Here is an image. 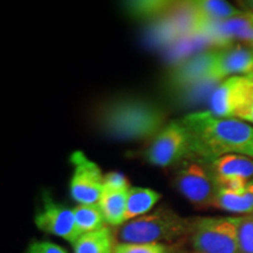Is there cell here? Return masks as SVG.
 Instances as JSON below:
<instances>
[{"instance_id":"6","label":"cell","mask_w":253,"mask_h":253,"mask_svg":"<svg viewBox=\"0 0 253 253\" xmlns=\"http://www.w3.org/2000/svg\"><path fill=\"white\" fill-rule=\"evenodd\" d=\"M145 158L156 167H171L190 158L189 136L181 121H171L155 136Z\"/></svg>"},{"instance_id":"15","label":"cell","mask_w":253,"mask_h":253,"mask_svg":"<svg viewBox=\"0 0 253 253\" xmlns=\"http://www.w3.org/2000/svg\"><path fill=\"white\" fill-rule=\"evenodd\" d=\"M161 197H162L161 194H158L155 190L131 186L126 196V223L147 214L157 204Z\"/></svg>"},{"instance_id":"12","label":"cell","mask_w":253,"mask_h":253,"mask_svg":"<svg viewBox=\"0 0 253 253\" xmlns=\"http://www.w3.org/2000/svg\"><path fill=\"white\" fill-rule=\"evenodd\" d=\"M204 36L221 47L230 46L233 40L253 42V15L244 12L238 17L209 25Z\"/></svg>"},{"instance_id":"26","label":"cell","mask_w":253,"mask_h":253,"mask_svg":"<svg viewBox=\"0 0 253 253\" xmlns=\"http://www.w3.org/2000/svg\"><path fill=\"white\" fill-rule=\"evenodd\" d=\"M237 4L239 5L240 8L244 9V12L253 14V0H245V1H238Z\"/></svg>"},{"instance_id":"20","label":"cell","mask_w":253,"mask_h":253,"mask_svg":"<svg viewBox=\"0 0 253 253\" xmlns=\"http://www.w3.org/2000/svg\"><path fill=\"white\" fill-rule=\"evenodd\" d=\"M175 2L169 1H134L128 2V8L135 15L155 17L158 14H168Z\"/></svg>"},{"instance_id":"2","label":"cell","mask_w":253,"mask_h":253,"mask_svg":"<svg viewBox=\"0 0 253 253\" xmlns=\"http://www.w3.org/2000/svg\"><path fill=\"white\" fill-rule=\"evenodd\" d=\"M104 134L118 141H141L155 137L166 126L167 113L153 101L118 97L104 103L97 115Z\"/></svg>"},{"instance_id":"1","label":"cell","mask_w":253,"mask_h":253,"mask_svg":"<svg viewBox=\"0 0 253 253\" xmlns=\"http://www.w3.org/2000/svg\"><path fill=\"white\" fill-rule=\"evenodd\" d=\"M189 136L190 158L212 163L226 155L253 158V126L233 118H219L210 110L189 114L179 120Z\"/></svg>"},{"instance_id":"21","label":"cell","mask_w":253,"mask_h":253,"mask_svg":"<svg viewBox=\"0 0 253 253\" xmlns=\"http://www.w3.org/2000/svg\"><path fill=\"white\" fill-rule=\"evenodd\" d=\"M238 243L242 253H253V214L238 217Z\"/></svg>"},{"instance_id":"14","label":"cell","mask_w":253,"mask_h":253,"mask_svg":"<svg viewBox=\"0 0 253 253\" xmlns=\"http://www.w3.org/2000/svg\"><path fill=\"white\" fill-rule=\"evenodd\" d=\"M213 208L244 216L253 214V179L242 189H218Z\"/></svg>"},{"instance_id":"24","label":"cell","mask_w":253,"mask_h":253,"mask_svg":"<svg viewBox=\"0 0 253 253\" xmlns=\"http://www.w3.org/2000/svg\"><path fill=\"white\" fill-rule=\"evenodd\" d=\"M26 253H67L61 246L50 242H32Z\"/></svg>"},{"instance_id":"19","label":"cell","mask_w":253,"mask_h":253,"mask_svg":"<svg viewBox=\"0 0 253 253\" xmlns=\"http://www.w3.org/2000/svg\"><path fill=\"white\" fill-rule=\"evenodd\" d=\"M195 4L208 27L213 23H219L244 13L233 5L220 0H198Z\"/></svg>"},{"instance_id":"22","label":"cell","mask_w":253,"mask_h":253,"mask_svg":"<svg viewBox=\"0 0 253 253\" xmlns=\"http://www.w3.org/2000/svg\"><path fill=\"white\" fill-rule=\"evenodd\" d=\"M114 253H169V249L164 244H116Z\"/></svg>"},{"instance_id":"8","label":"cell","mask_w":253,"mask_h":253,"mask_svg":"<svg viewBox=\"0 0 253 253\" xmlns=\"http://www.w3.org/2000/svg\"><path fill=\"white\" fill-rule=\"evenodd\" d=\"M74 171L71 179V196L79 205L97 204L103 194L104 175L100 167L82 151L71 155Z\"/></svg>"},{"instance_id":"16","label":"cell","mask_w":253,"mask_h":253,"mask_svg":"<svg viewBox=\"0 0 253 253\" xmlns=\"http://www.w3.org/2000/svg\"><path fill=\"white\" fill-rule=\"evenodd\" d=\"M128 191L129 190H103L99 205L108 225L119 226L126 223L125 216Z\"/></svg>"},{"instance_id":"17","label":"cell","mask_w":253,"mask_h":253,"mask_svg":"<svg viewBox=\"0 0 253 253\" xmlns=\"http://www.w3.org/2000/svg\"><path fill=\"white\" fill-rule=\"evenodd\" d=\"M115 246L113 231L108 226L84 233L73 244L74 253H114Z\"/></svg>"},{"instance_id":"5","label":"cell","mask_w":253,"mask_h":253,"mask_svg":"<svg viewBox=\"0 0 253 253\" xmlns=\"http://www.w3.org/2000/svg\"><path fill=\"white\" fill-rule=\"evenodd\" d=\"M175 186L196 208L213 207L218 186L210 167L196 161H184L175 176Z\"/></svg>"},{"instance_id":"13","label":"cell","mask_w":253,"mask_h":253,"mask_svg":"<svg viewBox=\"0 0 253 253\" xmlns=\"http://www.w3.org/2000/svg\"><path fill=\"white\" fill-rule=\"evenodd\" d=\"M209 67H210V50L195 55L188 61H183L178 67L173 69L171 73L172 84L184 88L210 82Z\"/></svg>"},{"instance_id":"4","label":"cell","mask_w":253,"mask_h":253,"mask_svg":"<svg viewBox=\"0 0 253 253\" xmlns=\"http://www.w3.org/2000/svg\"><path fill=\"white\" fill-rule=\"evenodd\" d=\"M190 240L197 253H242L238 243V217L194 219Z\"/></svg>"},{"instance_id":"23","label":"cell","mask_w":253,"mask_h":253,"mask_svg":"<svg viewBox=\"0 0 253 253\" xmlns=\"http://www.w3.org/2000/svg\"><path fill=\"white\" fill-rule=\"evenodd\" d=\"M104 189L110 190H129L131 188L129 185L128 178L121 172L112 171L104 175L103 178Z\"/></svg>"},{"instance_id":"10","label":"cell","mask_w":253,"mask_h":253,"mask_svg":"<svg viewBox=\"0 0 253 253\" xmlns=\"http://www.w3.org/2000/svg\"><path fill=\"white\" fill-rule=\"evenodd\" d=\"M42 208L34 217V223L42 232L63 238L74 244L80 237L73 209L56 203L48 194H43Z\"/></svg>"},{"instance_id":"3","label":"cell","mask_w":253,"mask_h":253,"mask_svg":"<svg viewBox=\"0 0 253 253\" xmlns=\"http://www.w3.org/2000/svg\"><path fill=\"white\" fill-rule=\"evenodd\" d=\"M194 219L184 218L168 209H158L154 212L123 224L119 232L122 243L126 244H162L190 236Z\"/></svg>"},{"instance_id":"27","label":"cell","mask_w":253,"mask_h":253,"mask_svg":"<svg viewBox=\"0 0 253 253\" xmlns=\"http://www.w3.org/2000/svg\"><path fill=\"white\" fill-rule=\"evenodd\" d=\"M251 14H252V13H251ZM252 15H253V14H252ZM251 48L253 49V42H252V45H251Z\"/></svg>"},{"instance_id":"25","label":"cell","mask_w":253,"mask_h":253,"mask_svg":"<svg viewBox=\"0 0 253 253\" xmlns=\"http://www.w3.org/2000/svg\"><path fill=\"white\" fill-rule=\"evenodd\" d=\"M239 120H242V121L250 123V125L253 126V93L251 95V99H250L248 107H246V109L244 110V113L242 114V116H240Z\"/></svg>"},{"instance_id":"18","label":"cell","mask_w":253,"mask_h":253,"mask_svg":"<svg viewBox=\"0 0 253 253\" xmlns=\"http://www.w3.org/2000/svg\"><path fill=\"white\" fill-rule=\"evenodd\" d=\"M75 217V224L79 235L94 232L107 226L106 219L99 203L89 205H78L73 209Z\"/></svg>"},{"instance_id":"9","label":"cell","mask_w":253,"mask_h":253,"mask_svg":"<svg viewBox=\"0 0 253 253\" xmlns=\"http://www.w3.org/2000/svg\"><path fill=\"white\" fill-rule=\"evenodd\" d=\"M253 74V49L243 45H230L210 50V82H221L232 77Z\"/></svg>"},{"instance_id":"11","label":"cell","mask_w":253,"mask_h":253,"mask_svg":"<svg viewBox=\"0 0 253 253\" xmlns=\"http://www.w3.org/2000/svg\"><path fill=\"white\" fill-rule=\"evenodd\" d=\"M219 188L242 189L253 179V158L244 155H226L210 163Z\"/></svg>"},{"instance_id":"7","label":"cell","mask_w":253,"mask_h":253,"mask_svg":"<svg viewBox=\"0 0 253 253\" xmlns=\"http://www.w3.org/2000/svg\"><path fill=\"white\" fill-rule=\"evenodd\" d=\"M253 93V74L221 81L210 96V112L219 118L240 119Z\"/></svg>"}]
</instances>
